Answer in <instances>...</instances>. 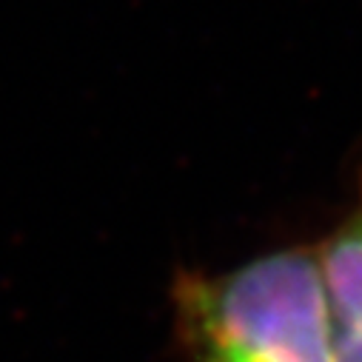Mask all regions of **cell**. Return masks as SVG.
Listing matches in <instances>:
<instances>
[{
	"mask_svg": "<svg viewBox=\"0 0 362 362\" xmlns=\"http://www.w3.org/2000/svg\"><path fill=\"white\" fill-rule=\"evenodd\" d=\"M174 328L192 362H334L317 254L280 248L223 274L183 271Z\"/></svg>",
	"mask_w": 362,
	"mask_h": 362,
	"instance_id": "6da1fadb",
	"label": "cell"
},
{
	"mask_svg": "<svg viewBox=\"0 0 362 362\" xmlns=\"http://www.w3.org/2000/svg\"><path fill=\"white\" fill-rule=\"evenodd\" d=\"M314 254L328 308L334 362H362V186L356 206Z\"/></svg>",
	"mask_w": 362,
	"mask_h": 362,
	"instance_id": "7a4b0ae2",
	"label": "cell"
}]
</instances>
